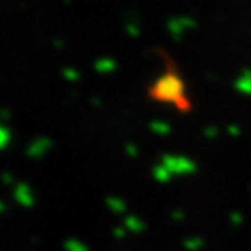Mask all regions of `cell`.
I'll return each mask as SVG.
<instances>
[{"label": "cell", "instance_id": "cell-1", "mask_svg": "<svg viewBox=\"0 0 251 251\" xmlns=\"http://www.w3.org/2000/svg\"><path fill=\"white\" fill-rule=\"evenodd\" d=\"M181 89L183 86H181L180 78H176L175 75H166L155 84L153 94L157 100H162V101H180Z\"/></svg>", "mask_w": 251, "mask_h": 251}]
</instances>
